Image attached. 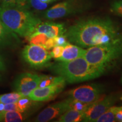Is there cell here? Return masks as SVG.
<instances>
[{
    "instance_id": "44dd1931",
    "label": "cell",
    "mask_w": 122,
    "mask_h": 122,
    "mask_svg": "<svg viewBox=\"0 0 122 122\" xmlns=\"http://www.w3.org/2000/svg\"><path fill=\"white\" fill-rule=\"evenodd\" d=\"M32 101L28 96H23L21 97L16 102L19 112H23L28 110L32 104Z\"/></svg>"
},
{
    "instance_id": "1f68e13d",
    "label": "cell",
    "mask_w": 122,
    "mask_h": 122,
    "mask_svg": "<svg viewBox=\"0 0 122 122\" xmlns=\"http://www.w3.org/2000/svg\"><path fill=\"white\" fill-rule=\"evenodd\" d=\"M6 66L2 57L0 56V71H5Z\"/></svg>"
},
{
    "instance_id": "f1b7e54d",
    "label": "cell",
    "mask_w": 122,
    "mask_h": 122,
    "mask_svg": "<svg viewBox=\"0 0 122 122\" xmlns=\"http://www.w3.org/2000/svg\"><path fill=\"white\" fill-rule=\"evenodd\" d=\"M56 46V42L54 38H49L44 44V48L46 50H50Z\"/></svg>"
},
{
    "instance_id": "9a60e30c",
    "label": "cell",
    "mask_w": 122,
    "mask_h": 122,
    "mask_svg": "<svg viewBox=\"0 0 122 122\" xmlns=\"http://www.w3.org/2000/svg\"><path fill=\"white\" fill-rule=\"evenodd\" d=\"M84 112L70 109L61 115L57 122H77L83 120Z\"/></svg>"
},
{
    "instance_id": "74e56055",
    "label": "cell",
    "mask_w": 122,
    "mask_h": 122,
    "mask_svg": "<svg viewBox=\"0 0 122 122\" xmlns=\"http://www.w3.org/2000/svg\"><path fill=\"white\" fill-rule=\"evenodd\" d=\"M1 0H0V2H1Z\"/></svg>"
},
{
    "instance_id": "d4e9b609",
    "label": "cell",
    "mask_w": 122,
    "mask_h": 122,
    "mask_svg": "<svg viewBox=\"0 0 122 122\" xmlns=\"http://www.w3.org/2000/svg\"><path fill=\"white\" fill-rule=\"evenodd\" d=\"M111 10L112 13L122 17V0L115 1L112 3Z\"/></svg>"
},
{
    "instance_id": "3957f363",
    "label": "cell",
    "mask_w": 122,
    "mask_h": 122,
    "mask_svg": "<svg viewBox=\"0 0 122 122\" xmlns=\"http://www.w3.org/2000/svg\"><path fill=\"white\" fill-rule=\"evenodd\" d=\"M0 19L11 31L21 37H28L41 20L28 9L14 6H0Z\"/></svg>"
},
{
    "instance_id": "2e32d148",
    "label": "cell",
    "mask_w": 122,
    "mask_h": 122,
    "mask_svg": "<svg viewBox=\"0 0 122 122\" xmlns=\"http://www.w3.org/2000/svg\"><path fill=\"white\" fill-rule=\"evenodd\" d=\"M62 82H66L63 77L61 76H54L41 75V79L37 88H44L49 85L56 84Z\"/></svg>"
},
{
    "instance_id": "52a82bcc",
    "label": "cell",
    "mask_w": 122,
    "mask_h": 122,
    "mask_svg": "<svg viewBox=\"0 0 122 122\" xmlns=\"http://www.w3.org/2000/svg\"><path fill=\"white\" fill-rule=\"evenodd\" d=\"M103 88L101 85H84L69 92L70 98L85 103H92L103 96Z\"/></svg>"
},
{
    "instance_id": "5b68a950",
    "label": "cell",
    "mask_w": 122,
    "mask_h": 122,
    "mask_svg": "<svg viewBox=\"0 0 122 122\" xmlns=\"http://www.w3.org/2000/svg\"><path fill=\"white\" fill-rule=\"evenodd\" d=\"M89 6L88 0H66L55 5L44 13L49 20L57 19L80 13Z\"/></svg>"
},
{
    "instance_id": "ffe728a7",
    "label": "cell",
    "mask_w": 122,
    "mask_h": 122,
    "mask_svg": "<svg viewBox=\"0 0 122 122\" xmlns=\"http://www.w3.org/2000/svg\"><path fill=\"white\" fill-rule=\"evenodd\" d=\"M23 96L17 92L2 94V95H0V102L4 104L17 102Z\"/></svg>"
},
{
    "instance_id": "ac0fdd59",
    "label": "cell",
    "mask_w": 122,
    "mask_h": 122,
    "mask_svg": "<svg viewBox=\"0 0 122 122\" xmlns=\"http://www.w3.org/2000/svg\"><path fill=\"white\" fill-rule=\"evenodd\" d=\"M28 41L30 44L41 46L43 47L49 37L42 33L35 32L28 36Z\"/></svg>"
},
{
    "instance_id": "5bb4252c",
    "label": "cell",
    "mask_w": 122,
    "mask_h": 122,
    "mask_svg": "<svg viewBox=\"0 0 122 122\" xmlns=\"http://www.w3.org/2000/svg\"><path fill=\"white\" fill-rule=\"evenodd\" d=\"M86 50L83 49L78 46L67 44L65 46L62 56L56 61H68L77 58L83 57Z\"/></svg>"
},
{
    "instance_id": "7c38bea8",
    "label": "cell",
    "mask_w": 122,
    "mask_h": 122,
    "mask_svg": "<svg viewBox=\"0 0 122 122\" xmlns=\"http://www.w3.org/2000/svg\"><path fill=\"white\" fill-rule=\"evenodd\" d=\"M66 30L67 28L63 23L51 22H41L36 27L33 33H44L49 38H54L61 35H64Z\"/></svg>"
},
{
    "instance_id": "d6986e66",
    "label": "cell",
    "mask_w": 122,
    "mask_h": 122,
    "mask_svg": "<svg viewBox=\"0 0 122 122\" xmlns=\"http://www.w3.org/2000/svg\"><path fill=\"white\" fill-rule=\"evenodd\" d=\"M6 122H18L23 120L22 112L18 111H4L3 119Z\"/></svg>"
},
{
    "instance_id": "e0dca14e",
    "label": "cell",
    "mask_w": 122,
    "mask_h": 122,
    "mask_svg": "<svg viewBox=\"0 0 122 122\" xmlns=\"http://www.w3.org/2000/svg\"><path fill=\"white\" fill-rule=\"evenodd\" d=\"M117 106H111L109 109L103 114H102L99 118L96 120L97 122H116L115 113L117 111Z\"/></svg>"
},
{
    "instance_id": "8992f818",
    "label": "cell",
    "mask_w": 122,
    "mask_h": 122,
    "mask_svg": "<svg viewBox=\"0 0 122 122\" xmlns=\"http://www.w3.org/2000/svg\"><path fill=\"white\" fill-rule=\"evenodd\" d=\"M22 56L27 63L36 69L49 66L51 64L50 53L41 46L33 44L25 46L22 50Z\"/></svg>"
},
{
    "instance_id": "d6a6232c",
    "label": "cell",
    "mask_w": 122,
    "mask_h": 122,
    "mask_svg": "<svg viewBox=\"0 0 122 122\" xmlns=\"http://www.w3.org/2000/svg\"><path fill=\"white\" fill-rule=\"evenodd\" d=\"M4 107L5 104L0 102V113H2V112H4Z\"/></svg>"
},
{
    "instance_id": "4dcf8cb0",
    "label": "cell",
    "mask_w": 122,
    "mask_h": 122,
    "mask_svg": "<svg viewBox=\"0 0 122 122\" xmlns=\"http://www.w3.org/2000/svg\"><path fill=\"white\" fill-rule=\"evenodd\" d=\"M2 6H16L15 0H1Z\"/></svg>"
},
{
    "instance_id": "7402d4cb",
    "label": "cell",
    "mask_w": 122,
    "mask_h": 122,
    "mask_svg": "<svg viewBox=\"0 0 122 122\" xmlns=\"http://www.w3.org/2000/svg\"><path fill=\"white\" fill-rule=\"evenodd\" d=\"M71 109H74L75 110L84 112L86 108L91 103H85L83 102L80 101L74 100L71 98Z\"/></svg>"
},
{
    "instance_id": "603a6c76",
    "label": "cell",
    "mask_w": 122,
    "mask_h": 122,
    "mask_svg": "<svg viewBox=\"0 0 122 122\" xmlns=\"http://www.w3.org/2000/svg\"><path fill=\"white\" fill-rule=\"evenodd\" d=\"M30 6L37 10H43L46 9L48 4L42 2L41 0H30Z\"/></svg>"
},
{
    "instance_id": "cb8c5ba5",
    "label": "cell",
    "mask_w": 122,
    "mask_h": 122,
    "mask_svg": "<svg viewBox=\"0 0 122 122\" xmlns=\"http://www.w3.org/2000/svg\"><path fill=\"white\" fill-rule=\"evenodd\" d=\"M64 48H65L64 46L59 45H56L54 47H53L52 50L50 53L51 58H53L56 60L58 59L59 58H60L62 56V53H63Z\"/></svg>"
},
{
    "instance_id": "277c9868",
    "label": "cell",
    "mask_w": 122,
    "mask_h": 122,
    "mask_svg": "<svg viewBox=\"0 0 122 122\" xmlns=\"http://www.w3.org/2000/svg\"><path fill=\"white\" fill-rule=\"evenodd\" d=\"M122 56V44H109L88 48L83 57L90 64L106 72Z\"/></svg>"
},
{
    "instance_id": "f546056e",
    "label": "cell",
    "mask_w": 122,
    "mask_h": 122,
    "mask_svg": "<svg viewBox=\"0 0 122 122\" xmlns=\"http://www.w3.org/2000/svg\"><path fill=\"white\" fill-rule=\"evenodd\" d=\"M116 121L122 122V106L118 107L115 113Z\"/></svg>"
},
{
    "instance_id": "8d00e7d4",
    "label": "cell",
    "mask_w": 122,
    "mask_h": 122,
    "mask_svg": "<svg viewBox=\"0 0 122 122\" xmlns=\"http://www.w3.org/2000/svg\"></svg>"
},
{
    "instance_id": "4316f807",
    "label": "cell",
    "mask_w": 122,
    "mask_h": 122,
    "mask_svg": "<svg viewBox=\"0 0 122 122\" xmlns=\"http://www.w3.org/2000/svg\"><path fill=\"white\" fill-rule=\"evenodd\" d=\"M16 6L21 8L28 9L30 7V0H15Z\"/></svg>"
},
{
    "instance_id": "484cf974",
    "label": "cell",
    "mask_w": 122,
    "mask_h": 122,
    "mask_svg": "<svg viewBox=\"0 0 122 122\" xmlns=\"http://www.w3.org/2000/svg\"><path fill=\"white\" fill-rule=\"evenodd\" d=\"M55 42H56V45L59 46H64L68 44V42L67 41V38L65 36V35H61V36H57V37H54Z\"/></svg>"
},
{
    "instance_id": "83f0119b",
    "label": "cell",
    "mask_w": 122,
    "mask_h": 122,
    "mask_svg": "<svg viewBox=\"0 0 122 122\" xmlns=\"http://www.w3.org/2000/svg\"><path fill=\"white\" fill-rule=\"evenodd\" d=\"M4 111H18L17 103H6V104H5L4 107Z\"/></svg>"
},
{
    "instance_id": "9c48e42d",
    "label": "cell",
    "mask_w": 122,
    "mask_h": 122,
    "mask_svg": "<svg viewBox=\"0 0 122 122\" xmlns=\"http://www.w3.org/2000/svg\"><path fill=\"white\" fill-rule=\"evenodd\" d=\"M41 76L30 72L19 75L14 83V88L23 96H28L31 92L38 87Z\"/></svg>"
},
{
    "instance_id": "836d02e7",
    "label": "cell",
    "mask_w": 122,
    "mask_h": 122,
    "mask_svg": "<svg viewBox=\"0 0 122 122\" xmlns=\"http://www.w3.org/2000/svg\"><path fill=\"white\" fill-rule=\"evenodd\" d=\"M42 2L46 3V4H50V3H51L53 2H54L56 0H41Z\"/></svg>"
},
{
    "instance_id": "7a4b0ae2",
    "label": "cell",
    "mask_w": 122,
    "mask_h": 122,
    "mask_svg": "<svg viewBox=\"0 0 122 122\" xmlns=\"http://www.w3.org/2000/svg\"><path fill=\"white\" fill-rule=\"evenodd\" d=\"M49 67L50 71L63 77L66 82L71 84L97 78L105 72L101 68L90 64L84 57L68 61H57Z\"/></svg>"
},
{
    "instance_id": "8fae6325",
    "label": "cell",
    "mask_w": 122,
    "mask_h": 122,
    "mask_svg": "<svg viewBox=\"0 0 122 122\" xmlns=\"http://www.w3.org/2000/svg\"><path fill=\"white\" fill-rule=\"evenodd\" d=\"M66 82L49 85L44 88H37L28 96L33 101L42 102L52 100L63 91Z\"/></svg>"
},
{
    "instance_id": "30bf717a",
    "label": "cell",
    "mask_w": 122,
    "mask_h": 122,
    "mask_svg": "<svg viewBox=\"0 0 122 122\" xmlns=\"http://www.w3.org/2000/svg\"><path fill=\"white\" fill-rule=\"evenodd\" d=\"M71 98L50 105L40 113L36 118V122H46L59 117L66 111L71 109Z\"/></svg>"
},
{
    "instance_id": "d590c367",
    "label": "cell",
    "mask_w": 122,
    "mask_h": 122,
    "mask_svg": "<svg viewBox=\"0 0 122 122\" xmlns=\"http://www.w3.org/2000/svg\"><path fill=\"white\" fill-rule=\"evenodd\" d=\"M1 80V75H0V80Z\"/></svg>"
},
{
    "instance_id": "e575fe53",
    "label": "cell",
    "mask_w": 122,
    "mask_h": 122,
    "mask_svg": "<svg viewBox=\"0 0 122 122\" xmlns=\"http://www.w3.org/2000/svg\"><path fill=\"white\" fill-rule=\"evenodd\" d=\"M4 112H3L2 113H0V121H2L3 119V114H4Z\"/></svg>"
},
{
    "instance_id": "6da1fadb",
    "label": "cell",
    "mask_w": 122,
    "mask_h": 122,
    "mask_svg": "<svg viewBox=\"0 0 122 122\" xmlns=\"http://www.w3.org/2000/svg\"><path fill=\"white\" fill-rule=\"evenodd\" d=\"M65 35L70 42L83 48L122 44V30L109 18L81 20L67 29Z\"/></svg>"
},
{
    "instance_id": "4fadbf2b",
    "label": "cell",
    "mask_w": 122,
    "mask_h": 122,
    "mask_svg": "<svg viewBox=\"0 0 122 122\" xmlns=\"http://www.w3.org/2000/svg\"><path fill=\"white\" fill-rule=\"evenodd\" d=\"M19 42L18 35L9 30L0 19V49L14 48Z\"/></svg>"
},
{
    "instance_id": "ba28073f",
    "label": "cell",
    "mask_w": 122,
    "mask_h": 122,
    "mask_svg": "<svg viewBox=\"0 0 122 122\" xmlns=\"http://www.w3.org/2000/svg\"><path fill=\"white\" fill-rule=\"evenodd\" d=\"M115 102L114 96H103L96 101L91 103L83 114V122H96V120L109 109Z\"/></svg>"
}]
</instances>
